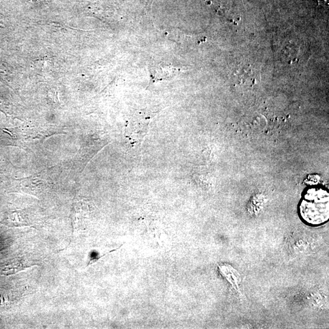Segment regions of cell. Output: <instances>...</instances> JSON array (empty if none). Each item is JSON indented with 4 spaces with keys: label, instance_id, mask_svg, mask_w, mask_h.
<instances>
[{
    "label": "cell",
    "instance_id": "1",
    "mask_svg": "<svg viewBox=\"0 0 329 329\" xmlns=\"http://www.w3.org/2000/svg\"><path fill=\"white\" fill-rule=\"evenodd\" d=\"M298 214L308 227H319L329 221V193L325 187L313 185L303 190L298 205Z\"/></svg>",
    "mask_w": 329,
    "mask_h": 329
},
{
    "label": "cell",
    "instance_id": "2",
    "mask_svg": "<svg viewBox=\"0 0 329 329\" xmlns=\"http://www.w3.org/2000/svg\"><path fill=\"white\" fill-rule=\"evenodd\" d=\"M32 266H33V265L26 263L22 258H17L0 265V274L10 275V274L19 273Z\"/></svg>",
    "mask_w": 329,
    "mask_h": 329
},
{
    "label": "cell",
    "instance_id": "3",
    "mask_svg": "<svg viewBox=\"0 0 329 329\" xmlns=\"http://www.w3.org/2000/svg\"><path fill=\"white\" fill-rule=\"evenodd\" d=\"M7 224L11 227L30 226L31 225L28 221L25 220V219L19 213H15L13 215H11L7 219Z\"/></svg>",
    "mask_w": 329,
    "mask_h": 329
}]
</instances>
